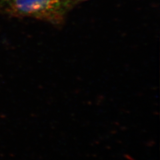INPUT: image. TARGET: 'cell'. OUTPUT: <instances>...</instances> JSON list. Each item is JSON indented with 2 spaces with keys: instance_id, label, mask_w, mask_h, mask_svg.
Masks as SVG:
<instances>
[{
  "instance_id": "6da1fadb",
  "label": "cell",
  "mask_w": 160,
  "mask_h": 160,
  "mask_svg": "<svg viewBox=\"0 0 160 160\" xmlns=\"http://www.w3.org/2000/svg\"><path fill=\"white\" fill-rule=\"evenodd\" d=\"M6 11L15 16L27 17L53 25L63 23L74 3L72 0H7Z\"/></svg>"
},
{
  "instance_id": "3957f363",
  "label": "cell",
  "mask_w": 160,
  "mask_h": 160,
  "mask_svg": "<svg viewBox=\"0 0 160 160\" xmlns=\"http://www.w3.org/2000/svg\"><path fill=\"white\" fill-rule=\"evenodd\" d=\"M6 1H7V0H3V2H6Z\"/></svg>"
},
{
  "instance_id": "7a4b0ae2",
  "label": "cell",
  "mask_w": 160,
  "mask_h": 160,
  "mask_svg": "<svg viewBox=\"0 0 160 160\" xmlns=\"http://www.w3.org/2000/svg\"><path fill=\"white\" fill-rule=\"evenodd\" d=\"M73 2L74 3L75 5H76L79 3H81V2H86V1H88V0H72Z\"/></svg>"
}]
</instances>
